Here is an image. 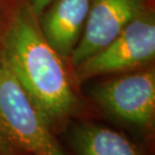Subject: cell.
Instances as JSON below:
<instances>
[{
	"label": "cell",
	"mask_w": 155,
	"mask_h": 155,
	"mask_svg": "<svg viewBox=\"0 0 155 155\" xmlns=\"http://www.w3.org/2000/svg\"><path fill=\"white\" fill-rule=\"evenodd\" d=\"M27 1H28L30 8L35 13V15L39 16L41 14V12L44 11L53 0H27Z\"/></svg>",
	"instance_id": "obj_8"
},
{
	"label": "cell",
	"mask_w": 155,
	"mask_h": 155,
	"mask_svg": "<svg viewBox=\"0 0 155 155\" xmlns=\"http://www.w3.org/2000/svg\"><path fill=\"white\" fill-rule=\"evenodd\" d=\"M91 0H53L37 16L47 43L69 61L82 38Z\"/></svg>",
	"instance_id": "obj_6"
},
{
	"label": "cell",
	"mask_w": 155,
	"mask_h": 155,
	"mask_svg": "<svg viewBox=\"0 0 155 155\" xmlns=\"http://www.w3.org/2000/svg\"><path fill=\"white\" fill-rule=\"evenodd\" d=\"M72 145L78 155H145L122 133L92 123L75 127Z\"/></svg>",
	"instance_id": "obj_7"
},
{
	"label": "cell",
	"mask_w": 155,
	"mask_h": 155,
	"mask_svg": "<svg viewBox=\"0 0 155 155\" xmlns=\"http://www.w3.org/2000/svg\"><path fill=\"white\" fill-rule=\"evenodd\" d=\"M155 60V12L148 5L111 43L72 67L77 83L108 75L136 71Z\"/></svg>",
	"instance_id": "obj_3"
},
{
	"label": "cell",
	"mask_w": 155,
	"mask_h": 155,
	"mask_svg": "<svg viewBox=\"0 0 155 155\" xmlns=\"http://www.w3.org/2000/svg\"><path fill=\"white\" fill-rule=\"evenodd\" d=\"M150 0H91L82 38L69 59L75 67L111 43Z\"/></svg>",
	"instance_id": "obj_5"
},
{
	"label": "cell",
	"mask_w": 155,
	"mask_h": 155,
	"mask_svg": "<svg viewBox=\"0 0 155 155\" xmlns=\"http://www.w3.org/2000/svg\"><path fill=\"white\" fill-rule=\"evenodd\" d=\"M0 61L55 133L82 113L71 66L47 43L27 0H13L0 23Z\"/></svg>",
	"instance_id": "obj_1"
},
{
	"label": "cell",
	"mask_w": 155,
	"mask_h": 155,
	"mask_svg": "<svg viewBox=\"0 0 155 155\" xmlns=\"http://www.w3.org/2000/svg\"><path fill=\"white\" fill-rule=\"evenodd\" d=\"M12 2H13V0H0V23L5 16L6 12L8 11L9 6L12 5Z\"/></svg>",
	"instance_id": "obj_9"
},
{
	"label": "cell",
	"mask_w": 155,
	"mask_h": 155,
	"mask_svg": "<svg viewBox=\"0 0 155 155\" xmlns=\"http://www.w3.org/2000/svg\"><path fill=\"white\" fill-rule=\"evenodd\" d=\"M91 97L109 115L140 130L150 131L155 122V70L150 66L113 75L94 85Z\"/></svg>",
	"instance_id": "obj_4"
},
{
	"label": "cell",
	"mask_w": 155,
	"mask_h": 155,
	"mask_svg": "<svg viewBox=\"0 0 155 155\" xmlns=\"http://www.w3.org/2000/svg\"><path fill=\"white\" fill-rule=\"evenodd\" d=\"M0 155H66L55 132L1 61Z\"/></svg>",
	"instance_id": "obj_2"
}]
</instances>
